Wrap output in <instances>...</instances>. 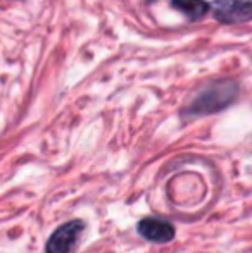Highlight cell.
I'll return each mask as SVG.
<instances>
[{"label": "cell", "instance_id": "5b68a950", "mask_svg": "<svg viewBox=\"0 0 252 253\" xmlns=\"http://www.w3.org/2000/svg\"><path fill=\"white\" fill-rule=\"evenodd\" d=\"M171 5L192 21L204 17L211 9V5L205 0H171Z\"/></svg>", "mask_w": 252, "mask_h": 253}, {"label": "cell", "instance_id": "6da1fadb", "mask_svg": "<svg viewBox=\"0 0 252 253\" xmlns=\"http://www.w3.org/2000/svg\"><path fill=\"white\" fill-rule=\"evenodd\" d=\"M239 97V83L233 80H221L205 84L195 93L192 102L183 110V116L201 117L218 114L228 109Z\"/></svg>", "mask_w": 252, "mask_h": 253}, {"label": "cell", "instance_id": "3957f363", "mask_svg": "<svg viewBox=\"0 0 252 253\" xmlns=\"http://www.w3.org/2000/svg\"><path fill=\"white\" fill-rule=\"evenodd\" d=\"M211 9L216 21L223 24H242L252 21V0H216Z\"/></svg>", "mask_w": 252, "mask_h": 253}, {"label": "cell", "instance_id": "277c9868", "mask_svg": "<svg viewBox=\"0 0 252 253\" xmlns=\"http://www.w3.org/2000/svg\"><path fill=\"white\" fill-rule=\"evenodd\" d=\"M137 231L144 240L152 243H169L175 238V226L159 217H145L137 224Z\"/></svg>", "mask_w": 252, "mask_h": 253}, {"label": "cell", "instance_id": "7a4b0ae2", "mask_svg": "<svg viewBox=\"0 0 252 253\" xmlns=\"http://www.w3.org/2000/svg\"><path fill=\"white\" fill-rule=\"evenodd\" d=\"M83 229H85V224L80 219H74L62 224L49 238L47 245H45V253H71L73 248L76 247Z\"/></svg>", "mask_w": 252, "mask_h": 253}, {"label": "cell", "instance_id": "8992f818", "mask_svg": "<svg viewBox=\"0 0 252 253\" xmlns=\"http://www.w3.org/2000/svg\"><path fill=\"white\" fill-rule=\"evenodd\" d=\"M149 2H154V0H149Z\"/></svg>", "mask_w": 252, "mask_h": 253}]
</instances>
